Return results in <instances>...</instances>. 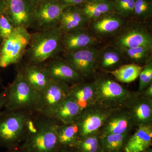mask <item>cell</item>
Returning a JSON list of instances; mask_svg holds the SVG:
<instances>
[{
    "mask_svg": "<svg viewBox=\"0 0 152 152\" xmlns=\"http://www.w3.org/2000/svg\"><path fill=\"white\" fill-rule=\"evenodd\" d=\"M61 123L36 112L26 137L20 146L21 152H55L60 148L57 128Z\"/></svg>",
    "mask_w": 152,
    "mask_h": 152,
    "instance_id": "1",
    "label": "cell"
},
{
    "mask_svg": "<svg viewBox=\"0 0 152 152\" xmlns=\"http://www.w3.org/2000/svg\"><path fill=\"white\" fill-rule=\"evenodd\" d=\"M63 33L58 27L31 33L24 57L26 64L43 65L64 51Z\"/></svg>",
    "mask_w": 152,
    "mask_h": 152,
    "instance_id": "2",
    "label": "cell"
},
{
    "mask_svg": "<svg viewBox=\"0 0 152 152\" xmlns=\"http://www.w3.org/2000/svg\"><path fill=\"white\" fill-rule=\"evenodd\" d=\"M4 109L0 112V148L7 150L24 141L36 111Z\"/></svg>",
    "mask_w": 152,
    "mask_h": 152,
    "instance_id": "3",
    "label": "cell"
},
{
    "mask_svg": "<svg viewBox=\"0 0 152 152\" xmlns=\"http://www.w3.org/2000/svg\"><path fill=\"white\" fill-rule=\"evenodd\" d=\"M96 104L112 109L127 108L139 96L107 75L99 76L93 81Z\"/></svg>",
    "mask_w": 152,
    "mask_h": 152,
    "instance_id": "4",
    "label": "cell"
},
{
    "mask_svg": "<svg viewBox=\"0 0 152 152\" xmlns=\"http://www.w3.org/2000/svg\"><path fill=\"white\" fill-rule=\"evenodd\" d=\"M8 88L7 100L4 108L36 111L39 94L29 84L18 69L13 81Z\"/></svg>",
    "mask_w": 152,
    "mask_h": 152,
    "instance_id": "5",
    "label": "cell"
},
{
    "mask_svg": "<svg viewBox=\"0 0 152 152\" xmlns=\"http://www.w3.org/2000/svg\"><path fill=\"white\" fill-rule=\"evenodd\" d=\"M31 33L23 28H16L0 45V68L20 63L29 43Z\"/></svg>",
    "mask_w": 152,
    "mask_h": 152,
    "instance_id": "6",
    "label": "cell"
},
{
    "mask_svg": "<svg viewBox=\"0 0 152 152\" xmlns=\"http://www.w3.org/2000/svg\"><path fill=\"white\" fill-rule=\"evenodd\" d=\"M117 110L95 104L83 110L77 120L79 140L100 133L106 120Z\"/></svg>",
    "mask_w": 152,
    "mask_h": 152,
    "instance_id": "7",
    "label": "cell"
},
{
    "mask_svg": "<svg viewBox=\"0 0 152 152\" xmlns=\"http://www.w3.org/2000/svg\"><path fill=\"white\" fill-rule=\"evenodd\" d=\"M71 86L52 79L45 88L39 94L36 111L52 118L55 110L69 95Z\"/></svg>",
    "mask_w": 152,
    "mask_h": 152,
    "instance_id": "8",
    "label": "cell"
},
{
    "mask_svg": "<svg viewBox=\"0 0 152 152\" xmlns=\"http://www.w3.org/2000/svg\"><path fill=\"white\" fill-rule=\"evenodd\" d=\"M111 45L119 50L140 46L152 47L151 34L139 23L125 26L117 34Z\"/></svg>",
    "mask_w": 152,
    "mask_h": 152,
    "instance_id": "9",
    "label": "cell"
},
{
    "mask_svg": "<svg viewBox=\"0 0 152 152\" xmlns=\"http://www.w3.org/2000/svg\"><path fill=\"white\" fill-rule=\"evenodd\" d=\"M65 7L58 0H47L35 7L31 27L44 31L58 27L60 17Z\"/></svg>",
    "mask_w": 152,
    "mask_h": 152,
    "instance_id": "10",
    "label": "cell"
},
{
    "mask_svg": "<svg viewBox=\"0 0 152 152\" xmlns=\"http://www.w3.org/2000/svg\"><path fill=\"white\" fill-rule=\"evenodd\" d=\"M98 50L94 47L64 52V59L83 78L93 76L96 72Z\"/></svg>",
    "mask_w": 152,
    "mask_h": 152,
    "instance_id": "11",
    "label": "cell"
},
{
    "mask_svg": "<svg viewBox=\"0 0 152 152\" xmlns=\"http://www.w3.org/2000/svg\"><path fill=\"white\" fill-rule=\"evenodd\" d=\"M6 12L16 28L28 29L34 21V6L30 0H6Z\"/></svg>",
    "mask_w": 152,
    "mask_h": 152,
    "instance_id": "12",
    "label": "cell"
},
{
    "mask_svg": "<svg viewBox=\"0 0 152 152\" xmlns=\"http://www.w3.org/2000/svg\"><path fill=\"white\" fill-rule=\"evenodd\" d=\"M44 66L51 78L72 86L83 81V78L73 69L65 60L55 58Z\"/></svg>",
    "mask_w": 152,
    "mask_h": 152,
    "instance_id": "13",
    "label": "cell"
},
{
    "mask_svg": "<svg viewBox=\"0 0 152 152\" xmlns=\"http://www.w3.org/2000/svg\"><path fill=\"white\" fill-rule=\"evenodd\" d=\"M97 38L85 28H79L63 34L62 44L64 52H69L94 46Z\"/></svg>",
    "mask_w": 152,
    "mask_h": 152,
    "instance_id": "14",
    "label": "cell"
},
{
    "mask_svg": "<svg viewBox=\"0 0 152 152\" xmlns=\"http://www.w3.org/2000/svg\"><path fill=\"white\" fill-rule=\"evenodd\" d=\"M134 126V123L127 109H118L106 120L100 131V134L105 135L129 132Z\"/></svg>",
    "mask_w": 152,
    "mask_h": 152,
    "instance_id": "15",
    "label": "cell"
},
{
    "mask_svg": "<svg viewBox=\"0 0 152 152\" xmlns=\"http://www.w3.org/2000/svg\"><path fill=\"white\" fill-rule=\"evenodd\" d=\"M91 29L96 37L116 35L126 25L124 19L114 12L104 15L91 21Z\"/></svg>",
    "mask_w": 152,
    "mask_h": 152,
    "instance_id": "16",
    "label": "cell"
},
{
    "mask_svg": "<svg viewBox=\"0 0 152 152\" xmlns=\"http://www.w3.org/2000/svg\"><path fill=\"white\" fill-rule=\"evenodd\" d=\"M18 69L29 84L38 94L45 88L52 80L44 65H39L25 63Z\"/></svg>",
    "mask_w": 152,
    "mask_h": 152,
    "instance_id": "17",
    "label": "cell"
},
{
    "mask_svg": "<svg viewBox=\"0 0 152 152\" xmlns=\"http://www.w3.org/2000/svg\"><path fill=\"white\" fill-rule=\"evenodd\" d=\"M88 20L78 6L64 8L61 14L58 27L63 34L79 28H85Z\"/></svg>",
    "mask_w": 152,
    "mask_h": 152,
    "instance_id": "18",
    "label": "cell"
},
{
    "mask_svg": "<svg viewBox=\"0 0 152 152\" xmlns=\"http://www.w3.org/2000/svg\"><path fill=\"white\" fill-rule=\"evenodd\" d=\"M134 126L152 125V99L140 96L126 108Z\"/></svg>",
    "mask_w": 152,
    "mask_h": 152,
    "instance_id": "19",
    "label": "cell"
},
{
    "mask_svg": "<svg viewBox=\"0 0 152 152\" xmlns=\"http://www.w3.org/2000/svg\"><path fill=\"white\" fill-rule=\"evenodd\" d=\"M125 57L119 49L111 45L98 50L96 57V68L107 72L114 70L122 65Z\"/></svg>",
    "mask_w": 152,
    "mask_h": 152,
    "instance_id": "20",
    "label": "cell"
},
{
    "mask_svg": "<svg viewBox=\"0 0 152 152\" xmlns=\"http://www.w3.org/2000/svg\"><path fill=\"white\" fill-rule=\"evenodd\" d=\"M152 142V125L141 126L130 137L124 152H144L150 148Z\"/></svg>",
    "mask_w": 152,
    "mask_h": 152,
    "instance_id": "21",
    "label": "cell"
},
{
    "mask_svg": "<svg viewBox=\"0 0 152 152\" xmlns=\"http://www.w3.org/2000/svg\"><path fill=\"white\" fill-rule=\"evenodd\" d=\"M69 96L80 106L82 111L88 107L96 104L95 87L94 82L81 81L71 86Z\"/></svg>",
    "mask_w": 152,
    "mask_h": 152,
    "instance_id": "22",
    "label": "cell"
},
{
    "mask_svg": "<svg viewBox=\"0 0 152 152\" xmlns=\"http://www.w3.org/2000/svg\"><path fill=\"white\" fill-rule=\"evenodd\" d=\"M81 112L75 101L69 96L57 107L52 118L61 124H70L77 121Z\"/></svg>",
    "mask_w": 152,
    "mask_h": 152,
    "instance_id": "23",
    "label": "cell"
},
{
    "mask_svg": "<svg viewBox=\"0 0 152 152\" xmlns=\"http://www.w3.org/2000/svg\"><path fill=\"white\" fill-rule=\"evenodd\" d=\"M81 8L88 21H92L107 14L114 12V1L88 0Z\"/></svg>",
    "mask_w": 152,
    "mask_h": 152,
    "instance_id": "24",
    "label": "cell"
},
{
    "mask_svg": "<svg viewBox=\"0 0 152 152\" xmlns=\"http://www.w3.org/2000/svg\"><path fill=\"white\" fill-rule=\"evenodd\" d=\"M57 138L60 147L73 148L79 140V131L77 121L70 124H60L57 128Z\"/></svg>",
    "mask_w": 152,
    "mask_h": 152,
    "instance_id": "25",
    "label": "cell"
},
{
    "mask_svg": "<svg viewBox=\"0 0 152 152\" xmlns=\"http://www.w3.org/2000/svg\"><path fill=\"white\" fill-rule=\"evenodd\" d=\"M144 66L132 63L122 65L114 70L106 72L113 76L118 81L122 83H132L139 78Z\"/></svg>",
    "mask_w": 152,
    "mask_h": 152,
    "instance_id": "26",
    "label": "cell"
},
{
    "mask_svg": "<svg viewBox=\"0 0 152 152\" xmlns=\"http://www.w3.org/2000/svg\"><path fill=\"white\" fill-rule=\"evenodd\" d=\"M129 132L122 134L100 135V137L103 152H122L128 139Z\"/></svg>",
    "mask_w": 152,
    "mask_h": 152,
    "instance_id": "27",
    "label": "cell"
},
{
    "mask_svg": "<svg viewBox=\"0 0 152 152\" xmlns=\"http://www.w3.org/2000/svg\"><path fill=\"white\" fill-rule=\"evenodd\" d=\"M152 49V47L140 46L124 49L121 50L124 57L132 62V63L139 65L144 64L145 65L151 58Z\"/></svg>",
    "mask_w": 152,
    "mask_h": 152,
    "instance_id": "28",
    "label": "cell"
},
{
    "mask_svg": "<svg viewBox=\"0 0 152 152\" xmlns=\"http://www.w3.org/2000/svg\"><path fill=\"white\" fill-rule=\"evenodd\" d=\"M73 149L75 152H103L100 133L79 140Z\"/></svg>",
    "mask_w": 152,
    "mask_h": 152,
    "instance_id": "29",
    "label": "cell"
},
{
    "mask_svg": "<svg viewBox=\"0 0 152 152\" xmlns=\"http://www.w3.org/2000/svg\"><path fill=\"white\" fill-rule=\"evenodd\" d=\"M134 15L140 20L151 18L152 0H135Z\"/></svg>",
    "mask_w": 152,
    "mask_h": 152,
    "instance_id": "30",
    "label": "cell"
},
{
    "mask_svg": "<svg viewBox=\"0 0 152 152\" xmlns=\"http://www.w3.org/2000/svg\"><path fill=\"white\" fill-rule=\"evenodd\" d=\"M135 0H114V12L124 18L134 15Z\"/></svg>",
    "mask_w": 152,
    "mask_h": 152,
    "instance_id": "31",
    "label": "cell"
},
{
    "mask_svg": "<svg viewBox=\"0 0 152 152\" xmlns=\"http://www.w3.org/2000/svg\"><path fill=\"white\" fill-rule=\"evenodd\" d=\"M139 78V86L137 92L140 95L148 86L152 83V58L144 65Z\"/></svg>",
    "mask_w": 152,
    "mask_h": 152,
    "instance_id": "32",
    "label": "cell"
},
{
    "mask_svg": "<svg viewBox=\"0 0 152 152\" xmlns=\"http://www.w3.org/2000/svg\"><path fill=\"white\" fill-rule=\"evenodd\" d=\"M16 28L6 10L0 15V39L3 40L9 37Z\"/></svg>",
    "mask_w": 152,
    "mask_h": 152,
    "instance_id": "33",
    "label": "cell"
},
{
    "mask_svg": "<svg viewBox=\"0 0 152 152\" xmlns=\"http://www.w3.org/2000/svg\"><path fill=\"white\" fill-rule=\"evenodd\" d=\"M59 2L64 7L79 6L83 4L85 0H58Z\"/></svg>",
    "mask_w": 152,
    "mask_h": 152,
    "instance_id": "34",
    "label": "cell"
},
{
    "mask_svg": "<svg viewBox=\"0 0 152 152\" xmlns=\"http://www.w3.org/2000/svg\"><path fill=\"white\" fill-rule=\"evenodd\" d=\"M8 88V86L0 92V112L4 107L7 100Z\"/></svg>",
    "mask_w": 152,
    "mask_h": 152,
    "instance_id": "35",
    "label": "cell"
},
{
    "mask_svg": "<svg viewBox=\"0 0 152 152\" xmlns=\"http://www.w3.org/2000/svg\"><path fill=\"white\" fill-rule=\"evenodd\" d=\"M141 96L147 99H152V83L145 89L141 94Z\"/></svg>",
    "mask_w": 152,
    "mask_h": 152,
    "instance_id": "36",
    "label": "cell"
},
{
    "mask_svg": "<svg viewBox=\"0 0 152 152\" xmlns=\"http://www.w3.org/2000/svg\"><path fill=\"white\" fill-rule=\"evenodd\" d=\"M6 9V0H0V15L5 12Z\"/></svg>",
    "mask_w": 152,
    "mask_h": 152,
    "instance_id": "37",
    "label": "cell"
},
{
    "mask_svg": "<svg viewBox=\"0 0 152 152\" xmlns=\"http://www.w3.org/2000/svg\"><path fill=\"white\" fill-rule=\"evenodd\" d=\"M72 148H66V147H60L55 152H73Z\"/></svg>",
    "mask_w": 152,
    "mask_h": 152,
    "instance_id": "38",
    "label": "cell"
},
{
    "mask_svg": "<svg viewBox=\"0 0 152 152\" xmlns=\"http://www.w3.org/2000/svg\"><path fill=\"white\" fill-rule=\"evenodd\" d=\"M30 1H31L33 5L35 7L39 5V4L47 1V0H30Z\"/></svg>",
    "mask_w": 152,
    "mask_h": 152,
    "instance_id": "39",
    "label": "cell"
},
{
    "mask_svg": "<svg viewBox=\"0 0 152 152\" xmlns=\"http://www.w3.org/2000/svg\"><path fill=\"white\" fill-rule=\"evenodd\" d=\"M6 152H21L19 146L7 150Z\"/></svg>",
    "mask_w": 152,
    "mask_h": 152,
    "instance_id": "40",
    "label": "cell"
},
{
    "mask_svg": "<svg viewBox=\"0 0 152 152\" xmlns=\"http://www.w3.org/2000/svg\"><path fill=\"white\" fill-rule=\"evenodd\" d=\"M3 81L2 78L1 76V69L0 68V83Z\"/></svg>",
    "mask_w": 152,
    "mask_h": 152,
    "instance_id": "41",
    "label": "cell"
},
{
    "mask_svg": "<svg viewBox=\"0 0 152 152\" xmlns=\"http://www.w3.org/2000/svg\"><path fill=\"white\" fill-rule=\"evenodd\" d=\"M144 152H152V150L151 149L149 148L147 150V151Z\"/></svg>",
    "mask_w": 152,
    "mask_h": 152,
    "instance_id": "42",
    "label": "cell"
},
{
    "mask_svg": "<svg viewBox=\"0 0 152 152\" xmlns=\"http://www.w3.org/2000/svg\"><path fill=\"white\" fill-rule=\"evenodd\" d=\"M2 41V40L0 39V45H1V43Z\"/></svg>",
    "mask_w": 152,
    "mask_h": 152,
    "instance_id": "43",
    "label": "cell"
}]
</instances>
